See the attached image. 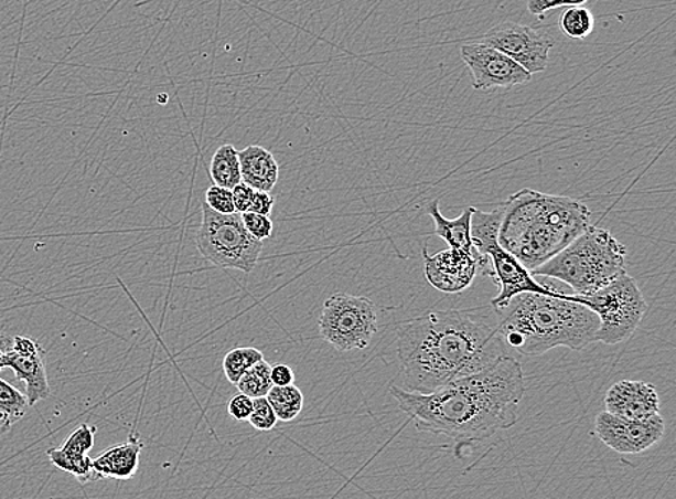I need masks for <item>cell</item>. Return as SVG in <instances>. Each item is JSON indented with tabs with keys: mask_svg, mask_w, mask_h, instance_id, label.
<instances>
[{
	"mask_svg": "<svg viewBox=\"0 0 676 499\" xmlns=\"http://www.w3.org/2000/svg\"><path fill=\"white\" fill-rule=\"evenodd\" d=\"M142 449V440L136 435L130 436L126 444L110 447L93 460L94 477L128 481L138 473Z\"/></svg>",
	"mask_w": 676,
	"mask_h": 499,
	"instance_id": "2e32d148",
	"label": "cell"
},
{
	"mask_svg": "<svg viewBox=\"0 0 676 499\" xmlns=\"http://www.w3.org/2000/svg\"><path fill=\"white\" fill-rule=\"evenodd\" d=\"M594 25L593 13L584 8V4L568 8L558 21L562 34L575 38V40H584L593 32Z\"/></svg>",
	"mask_w": 676,
	"mask_h": 499,
	"instance_id": "cb8c5ba5",
	"label": "cell"
},
{
	"mask_svg": "<svg viewBox=\"0 0 676 499\" xmlns=\"http://www.w3.org/2000/svg\"><path fill=\"white\" fill-rule=\"evenodd\" d=\"M248 422H250V425L258 432H270L277 426L279 418H277L269 400L266 397H260L255 399V403H253V412L250 417H248Z\"/></svg>",
	"mask_w": 676,
	"mask_h": 499,
	"instance_id": "4316f807",
	"label": "cell"
},
{
	"mask_svg": "<svg viewBox=\"0 0 676 499\" xmlns=\"http://www.w3.org/2000/svg\"><path fill=\"white\" fill-rule=\"evenodd\" d=\"M234 206H236V213L244 214L250 211L253 200H255L256 190L248 187L247 183H238L233 190Z\"/></svg>",
	"mask_w": 676,
	"mask_h": 499,
	"instance_id": "1f68e13d",
	"label": "cell"
},
{
	"mask_svg": "<svg viewBox=\"0 0 676 499\" xmlns=\"http://www.w3.org/2000/svg\"><path fill=\"white\" fill-rule=\"evenodd\" d=\"M494 310L502 341L524 355H543L557 347L584 350L599 329L598 315L577 304L576 294H524Z\"/></svg>",
	"mask_w": 676,
	"mask_h": 499,
	"instance_id": "277c9868",
	"label": "cell"
},
{
	"mask_svg": "<svg viewBox=\"0 0 676 499\" xmlns=\"http://www.w3.org/2000/svg\"><path fill=\"white\" fill-rule=\"evenodd\" d=\"M576 296L577 304L587 306L598 315L599 329L594 342L605 346H616L631 339L647 310L640 285L626 272L593 294Z\"/></svg>",
	"mask_w": 676,
	"mask_h": 499,
	"instance_id": "8992f818",
	"label": "cell"
},
{
	"mask_svg": "<svg viewBox=\"0 0 676 499\" xmlns=\"http://www.w3.org/2000/svg\"><path fill=\"white\" fill-rule=\"evenodd\" d=\"M44 354V350L34 339L18 336L12 339V347L4 364L7 369L13 370L18 380L25 383V395L30 407L51 395Z\"/></svg>",
	"mask_w": 676,
	"mask_h": 499,
	"instance_id": "5bb4252c",
	"label": "cell"
},
{
	"mask_svg": "<svg viewBox=\"0 0 676 499\" xmlns=\"http://www.w3.org/2000/svg\"><path fill=\"white\" fill-rule=\"evenodd\" d=\"M626 247L609 230L590 225L530 275L551 277L570 286L576 295H589L626 272Z\"/></svg>",
	"mask_w": 676,
	"mask_h": 499,
	"instance_id": "5b68a950",
	"label": "cell"
},
{
	"mask_svg": "<svg viewBox=\"0 0 676 499\" xmlns=\"http://www.w3.org/2000/svg\"><path fill=\"white\" fill-rule=\"evenodd\" d=\"M253 403L255 400L248 395L239 393L234 395L228 403V414L236 422H246L253 412Z\"/></svg>",
	"mask_w": 676,
	"mask_h": 499,
	"instance_id": "f546056e",
	"label": "cell"
},
{
	"mask_svg": "<svg viewBox=\"0 0 676 499\" xmlns=\"http://www.w3.org/2000/svg\"><path fill=\"white\" fill-rule=\"evenodd\" d=\"M266 399L269 400L279 422H293L303 411V393L294 384L288 385V387H276L273 385L267 393Z\"/></svg>",
	"mask_w": 676,
	"mask_h": 499,
	"instance_id": "44dd1931",
	"label": "cell"
},
{
	"mask_svg": "<svg viewBox=\"0 0 676 499\" xmlns=\"http://www.w3.org/2000/svg\"><path fill=\"white\" fill-rule=\"evenodd\" d=\"M270 376L271 383L276 387H288V385L294 384V371L288 364L271 365Z\"/></svg>",
	"mask_w": 676,
	"mask_h": 499,
	"instance_id": "836d02e7",
	"label": "cell"
},
{
	"mask_svg": "<svg viewBox=\"0 0 676 499\" xmlns=\"http://www.w3.org/2000/svg\"><path fill=\"white\" fill-rule=\"evenodd\" d=\"M28 407L30 404H28L26 395L0 379V433L2 435L11 431L13 425L25 416Z\"/></svg>",
	"mask_w": 676,
	"mask_h": 499,
	"instance_id": "ffe728a7",
	"label": "cell"
},
{
	"mask_svg": "<svg viewBox=\"0 0 676 499\" xmlns=\"http://www.w3.org/2000/svg\"><path fill=\"white\" fill-rule=\"evenodd\" d=\"M475 210L476 206H466L458 219L449 220L441 214L439 201L430 202L427 206V214L434 221V230L431 234L444 240L449 248L473 252L475 247H473L471 237V221Z\"/></svg>",
	"mask_w": 676,
	"mask_h": 499,
	"instance_id": "ac0fdd59",
	"label": "cell"
},
{
	"mask_svg": "<svg viewBox=\"0 0 676 499\" xmlns=\"http://www.w3.org/2000/svg\"><path fill=\"white\" fill-rule=\"evenodd\" d=\"M265 360L260 350L253 347H238L228 351L224 357L223 370L229 383L237 385L239 379L247 370H250L257 362Z\"/></svg>",
	"mask_w": 676,
	"mask_h": 499,
	"instance_id": "7402d4cb",
	"label": "cell"
},
{
	"mask_svg": "<svg viewBox=\"0 0 676 499\" xmlns=\"http://www.w3.org/2000/svg\"><path fill=\"white\" fill-rule=\"evenodd\" d=\"M202 257L221 268H236L250 275L262 253V242L244 227L242 214H219L202 204V221L196 232Z\"/></svg>",
	"mask_w": 676,
	"mask_h": 499,
	"instance_id": "52a82bcc",
	"label": "cell"
},
{
	"mask_svg": "<svg viewBox=\"0 0 676 499\" xmlns=\"http://www.w3.org/2000/svg\"><path fill=\"white\" fill-rule=\"evenodd\" d=\"M12 341L7 337L0 336V370L7 369V357L11 350Z\"/></svg>",
	"mask_w": 676,
	"mask_h": 499,
	"instance_id": "e575fe53",
	"label": "cell"
},
{
	"mask_svg": "<svg viewBox=\"0 0 676 499\" xmlns=\"http://www.w3.org/2000/svg\"><path fill=\"white\" fill-rule=\"evenodd\" d=\"M594 427L595 436L622 455L642 454L658 445L665 436V421L661 414L643 421H627L602 412L595 417Z\"/></svg>",
	"mask_w": 676,
	"mask_h": 499,
	"instance_id": "8fae6325",
	"label": "cell"
},
{
	"mask_svg": "<svg viewBox=\"0 0 676 499\" xmlns=\"http://www.w3.org/2000/svg\"><path fill=\"white\" fill-rule=\"evenodd\" d=\"M482 44L509 56L530 75L546 72L554 41L534 28L506 21L487 31Z\"/></svg>",
	"mask_w": 676,
	"mask_h": 499,
	"instance_id": "30bf717a",
	"label": "cell"
},
{
	"mask_svg": "<svg viewBox=\"0 0 676 499\" xmlns=\"http://www.w3.org/2000/svg\"><path fill=\"white\" fill-rule=\"evenodd\" d=\"M97 427L83 425L69 435L68 439L64 442L61 449L67 452L69 455L84 456L90 454L94 446V436H96Z\"/></svg>",
	"mask_w": 676,
	"mask_h": 499,
	"instance_id": "484cf974",
	"label": "cell"
},
{
	"mask_svg": "<svg viewBox=\"0 0 676 499\" xmlns=\"http://www.w3.org/2000/svg\"><path fill=\"white\" fill-rule=\"evenodd\" d=\"M587 0H529L528 11L533 15L544 18V13L561 7H580L584 4Z\"/></svg>",
	"mask_w": 676,
	"mask_h": 499,
	"instance_id": "4dcf8cb0",
	"label": "cell"
},
{
	"mask_svg": "<svg viewBox=\"0 0 676 499\" xmlns=\"http://www.w3.org/2000/svg\"><path fill=\"white\" fill-rule=\"evenodd\" d=\"M397 350L408 392L429 394L506 355L505 342L475 310H439L400 325Z\"/></svg>",
	"mask_w": 676,
	"mask_h": 499,
	"instance_id": "7a4b0ae2",
	"label": "cell"
},
{
	"mask_svg": "<svg viewBox=\"0 0 676 499\" xmlns=\"http://www.w3.org/2000/svg\"><path fill=\"white\" fill-rule=\"evenodd\" d=\"M473 247L479 256V275L492 277V280L500 286V294L491 302L492 308H504L515 296L524 294H557V290L551 287L538 284L528 268L521 265L509 252L500 246L497 238L487 240Z\"/></svg>",
	"mask_w": 676,
	"mask_h": 499,
	"instance_id": "9c48e42d",
	"label": "cell"
},
{
	"mask_svg": "<svg viewBox=\"0 0 676 499\" xmlns=\"http://www.w3.org/2000/svg\"><path fill=\"white\" fill-rule=\"evenodd\" d=\"M377 331V309L366 296L333 294L323 304L319 332L336 351L365 350Z\"/></svg>",
	"mask_w": 676,
	"mask_h": 499,
	"instance_id": "ba28073f",
	"label": "cell"
},
{
	"mask_svg": "<svg viewBox=\"0 0 676 499\" xmlns=\"http://www.w3.org/2000/svg\"><path fill=\"white\" fill-rule=\"evenodd\" d=\"M49 456L51 463L56 468L74 475L78 481L90 482L96 481L93 473V459L88 455L75 456L69 455L58 447V449H50Z\"/></svg>",
	"mask_w": 676,
	"mask_h": 499,
	"instance_id": "d4e9b609",
	"label": "cell"
},
{
	"mask_svg": "<svg viewBox=\"0 0 676 499\" xmlns=\"http://www.w3.org/2000/svg\"><path fill=\"white\" fill-rule=\"evenodd\" d=\"M275 202V198L270 192L256 191L255 200H253L248 213L270 216V214L273 213Z\"/></svg>",
	"mask_w": 676,
	"mask_h": 499,
	"instance_id": "d6a6232c",
	"label": "cell"
},
{
	"mask_svg": "<svg viewBox=\"0 0 676 499\" xmlns=\"http://www.w3.org/2000/svg\"><path fill=\"white\" fill-rule=\"evenodd\" d=\"M239 169L244 183L253 190L271 192L279 181L280 167L275 155L262 146L250 145L239 150Z\"/></svg>",
	"mask_w": 676,
	"mask_h": 499,
	"instance_id": "e0dca14e",
	"label": "cell"
},
{
	"mask_svg": "<svg viewBox=\"0 0 676 499\" xmlns=\"http://www.w3.org/2000/svg\"><path fill=\"white\" fill-rule=\"evenodd\" d=\"M244 227L253 237L265 242L267 238H271L273 235L275 224L270 216L260 215L256 213L242 214Z\"/></svg>",
	"mask_w": 676,
	"mask_h": 499,
	"instance_id": "f1b7e54d",
	"label": "cell"
},
{
	"mask_svg": "<svg viewBox=\"0 0 676 499\" xmlns=\"http://www.w3.org/2000/svg\"><path fill=\"white\" fill-rule=\"evenodd\" d=\"M210 173L214 185L227 188V190H233L234 187L242 183L238 150L233 145L219 146L211 159Z\"/></svg>",
	"mask_w": 676,
	"mask_h": 499,
	"instance_id": "d6986e66",
	"label": "cell"
},
{
	"mask_svg": "<svg viewBox=\"0 0 676 499\" xmlns=\"http://www.w3.org/2000/svg\"><path fill=\"white\" fill-rule=\"evenodd\" d=\"M463 63L472 73L475 89L509 88L530 82V75L509 56L485 44L464 45L460 50Z\"/></svg>",
	"mask_w": 676,
	"mask_h": 499,
	"instance_id": "7c38bea8",
	"label": "cell"
},
{
	"mask_svg": "<svg viewBox=\"0 0 676 499\" xmlns=\"http://www.w3.org/2000/svg\"><path fill=\"white\" fill-rule=\"evenodd\" d=\"M205 204L219 214H234L236 213V206H234L233 192L227 188H221L218 185L210 187L205 192Z\"/></svg>",
	"mask_w": 676,
	"mask_h": 499,
	"instance_id": "83f0119b",
	"label": "cell"
},
{
	"mask_svg": "<svg viewBox=\"0 0 676 499\" xmlns=\"http://www.w3.org/2000/svg\"><path fill=\"white\" fill-rule=\"evenodd\" d=\"M426 279L434 289L448 295L462 294L469 289L479 275V256L476 250H441L429 254L422 248Z\"/></svg>",
	"mask_w": 676,
	"mask_h": 499,
	"instance_id": "4fadbf2b",
	"label": "cell"
},
{
	"mask_svg": "<svg viewBox=\"0 0 676 499\" xmlns=\"http://www.w3.org/2000/svg\"><path fill=\"white\" fill-rule=\"evenodd\" d=\"M605 412L627 421H643L659 413L661 402L654 384L623 380L605 393Z\"/></svg>",
	"mask_w": 676,
	"mask_h": 499,
	"instance_id": "9a60e30c",
	"label": "cell"
},
{
	"mask_svg": "<svg viewBox=\"0 0 676 499\" xmlns=\"http://www.w3.org/2000/svg\"><path fill=\"white\" fill-rule=\"evenodd\" d=\"M591 225L589 206L575 198L521 190L504 202L497 243L534 270Z\"/></svg>",
	"mask_w": 676,
	"mask_h": 499,
	"instance_id": "3957f363",
	"label": "cell"
},
{
	"mask_svg": "<svg viewBox=\"0 0 676 499\" xmlns=\"http://www.w3.org/2000/svg\"><path fill=\"white\" fill-rule=\"evenodd\" d=\"M271 365L265 360L257 362L250 370H247L239 379L237 389L239 393L248 395V397L260 399L266 397L267 393L273 387L271 383Z\"/></svg>",
	"mask_w": 676,
	"mask_h": 499,
	"instance_id": "603a6c76",
	"label": "cell"
},
{
	"mask_svg": "<svg viewBox=\"0 0 676 499\" xmlns=\"http://www.w3.org/2000/svg\"><path fill=\"white\" fill-rule=\"evenodd\" d=\"M525 390L523 365L505 355L433 393H412L397 385L389 393L417 431L478 442L516 425Z\"/></svg>",
	"mask_w": 676,
	"mask_h": 499,
	"instance_id": "6da1fadb",
	"label": "cell"
}]
</instances>
